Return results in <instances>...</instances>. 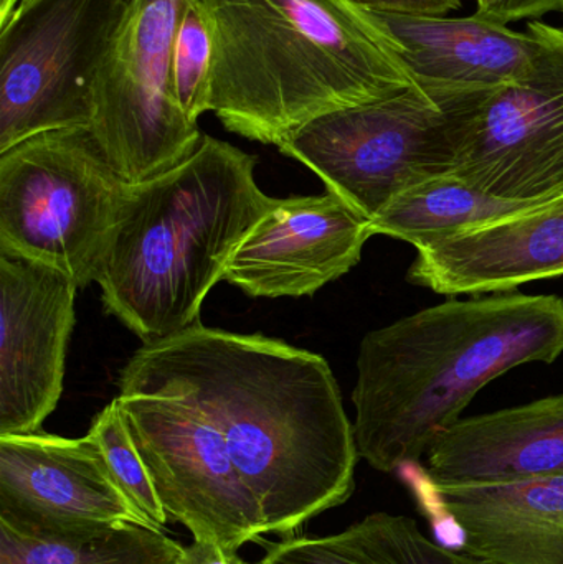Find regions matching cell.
Masks as SVG:
<instances>
[{
	"mask_svg": "<svg viewBox=\"0 0 563 564\" xmlns=\"http://www.w3.org/2000/svg\"><path fill=\"white\" fill-rule=\"evenodd\" d=\"M119 388L175 398L204 414L220 431L264 533L291 535L353 496L354 424L321 355L197 322L139 348Z\"/></svg>",
	"mask_w": 563,
	"mask_h": 564,
	"instance_id": "1",
	"label": "cell"
},
{
	"mask_svg": "<svg viewBox=\"0 0 563 564\" xmlns=\"http://www.w3.org/2000/svg\"><path fill=\"white\" fill-rule=\"evenodd\" d=\"M562 354L559 295L450 299L369 332L353 391L359 456L383 474L415 466L486 384Z\"/></svg>",
	"mask_w": 563,
	"mask_h": 564,
	"instance_id": "2",
	"label": "cell"
},
{
	"mask_svg": "<svg viewBox=\"0 0 563 564\" xmlns=\"http://www.w3.org/2000/svg\"><path fill=\"white\" fill-rule=\"evenodd\" d=\"M212 43L210 111L280 148L313 119L415 85L399 45L353 0H197Z\"/></svg>",
	"mask_w": 563,
	"mask_h": 564,
	"instance_id": "3",
	"label": "cell"
},
{
	"mask_svg": "<svg viewBox=\"0 0 563 564\" xmlns=\"http://www.w3.org/2000/svg\"><path fill=\"white\" fill-rule=\"evenodd\" d=\"M255 167V155L204 134L178 167L129 185L96 282L106 311L144 344L197 324L238 245L277 204Z\"/></svg>",
	"mask_w": 563,
	"mask_h": 564,
	"instance_id": "4",
	"label": "cell"
},
{
	"mask_svg": "<svg viewBox=\"0 0 563 564\" xmlns=\"http://www.w3.org/2000/svg\"><path fill=\"white\" fill-rule=\"evenodd\" d=\"M491 91L416 82L379 101L313 119L278 149L372 221L403 192L455 172Z\"/></svg>",
	"mask_w": 563,
	"mask_h": 564,
	"instance_id": "5",
	"label": "cell"
},
{
	"mask_svg": "<svg viewBox=\"0 0 563 564\" xmlns=\"http://www.w3.org/2000/svg\"><path fill=\"white\" fill-rule=\"evenodd\" d=\"M89 128L40 132L0 152V253L86 288L128 192Z\"/></svg>",
	"mask_w": 563,
	"mask_h": 564,
	"instance_id": "6",
	"label": "cell"
},
{
	"mask_svg": "<svg viewBox=\"0 0 563 564\" xmlns=\"http://www.w3.org/2000/svg\"><path fill=\"white\" fill-rule=\"evenodd\" d=\"M187 0H129L93 88L89 131L129 185L167 174L202 141L174 93L175 39Z\"/></svg>",
	"mask_w": 563,
	"mask_h": 564,
	"instance_id": "7",
	"label": "cell"
},
{
	"mask_svg": "<svg viewBox=\"0 0 563 564\" xmlns=\"http://www.w3.org/2000/svg\"><path fill=\"white\" fill-rule=\"evenodd\" d=\"M124 0H29L0 23V152L89 128L93 88Z\"/></svg>",
	"mask_w": 563,
	"mask_h": 564,
	"instance_id": "8",
	"label": "cell"
},
{
	"mask_svg": "<svg viewBox=\"0 0 563 564\" xmlns=\"http://www.w3.org/2000/svg\"><path fill=\"white\" fill-rule=\"evenodd\" d=\"M119 410L165 512L194 540L238 550L264 535L220 431L175 398L121 390Z\"/></svg>",
	"mask_w": 563,
	"mask_h": 564,
	"instance_id": "9",
	"label": "cell"
},
{
	"mask_svg": "<svg viewBox=\"0 0 563 564\" xmlns=\"http://www.w3.org/2000/svg\"><path fill=\"white\" fill-rule=\"evenodd\" d=\"M539 40L534 65L492 89L453 174L476 191L515 202L563 195V29L528 25Z\"/></svg>",
	"mask_w": 563,
	"mask_h": 564,
	"instance_id": "10",
	"label": "cell"
},
{
	"mask_svg": "<svg viewBox=\"0 0 563 564\" xmlns=\"http://www.w3.org/2000/svg\"><path fill=\"white\" fill-rule=\"evenodd\" d=\"M78 285L0 253V436L39 433L63 393Z\"/></svg>",
	"mask_w": 563,
	"mask_h": 564,
	"instance_id": "11",
	"label": "cell"
},
{
	"mask_svg": "<svg viewBox=\"0 0 563 564\" xmlns=\"http://www.w3.org/2000/svg\"><path fill=\"white\" fill-rule=\"evenodd\" d=\"M0 519L39 532L155 529L116 486L88 436L43 431L0 436Z\"/></svg>",
	"mask_w": 563,
	"mask_h": 564,
	"instance_id": "12",
	"label": "cell"
},
{
	"mask_svg": "<svg viewBox=\"0 0 563 564\" xmlns=\"http://www.w3.org/2000/svg\"><path fill=\"white\" fill-rule=\"evenodd\" d=\"M369 218L334 192L277 198L228 261L224 281L251 297H303L357 267Z\"/></svg>",
	"mask_w": 563,
	"mask_h": 564,
	"instance_id": "13",
	"label": "cell"
},
{
	"mask_svg": "<svg viewBox=\"0 0 563 564\" xmlns=\"http://www.w3.org/2000/svg\"><path fill=\"white\" fill-rule=\"evenodd\" d=\"M415 250L407 282L448 297L563 276V195Z\"/></svg>",
	"mask_w": 563,
	"mask_h": 564,
	"instance_id": "14",
	"label": "cell"
},
{
	"mask_svg": "<svg viewBox=\"0 0 563 564\" xmlns=\"http://www.w3.org/2000/svg\"><path fill=\"white\" fill-rule=\"evenodd\" d=\"M423 459L425 479L440 487L563 477V394L462 417Z\"/></svg>",
	"mask_w": 563,
	"mask_h": 564,
	"instance_id": "15",
	"label": "cell"
},
{
	"mask_svg": "<svg viewBox=\"0 0 563 564\" xmlns=\"http://www.w3.org/2000/svg\"><path fill=\"white\" fill-rule=\"evenodd\" d=\"M433 512L462 539L463 552L501 564H563V477L440 487Z\"/></svg>",
	"mask_w": 563,
	"mask_h": 564,
	"instance_id": "16",
	"label": "cell"
},
{
	"mask_svg": "<svg viewBox=\"0 0 563 564\" xmlns=\"http://www.w3.org/2000/svg\"><path fill=\"white\" fill-rule=\"evenodd\" d=\"M373 15L396 40L415 82L496 89L524 76L539 52L531 30L515 32L478 13L465 19Z\"/></svg>",
	"mask_w": 563,
	"mask_h": 564,
	"instance_id": "17",
	"label": "cell"
},
{
	"mask_svg": "<svg viewBox=\"0 0 563 564\" xmlns=\"http://www.w3.org/2000/svg\"><path fill=\"white\" fill-rule=\"evenodd\" d=\"M541 204L544 202L492 197L476 191L458 175L446 174L422 182L393 198L370 221V227L372 235H386L419 248Z\"/></svg>",
	"mask_w": 563,
	"mask_h": 564,
	"instance_id": "18",
	"label": "cell"
},
{
	"mask_svg": "<svg viewBox=\"0 0 563 564\" xmlns=\"http://www.w3.org/2000/svg\"><path fill=\"white\" fill-rule=\"evenodd\" d=\"M184 550L162 530L131 523L39 532L0 519V564H181Z\"/></svg>",
	"mask_w": 563,
	"mask_h": 564,
	"instance_id": "19",
	"label": "cell"
},
{
	"mask_svg": "<svg viewBox=\"0 0 563 564\" xmlns=\"http://www.w3.org/2000/svg\"><path fill=\"white\" fill-rule=\"evenodd\" d=\"M86 436L98 447L109 476L124 494L126 499L149 520L151 525L164 530L169 513L165 512L154 480L129 434L116 398L96 414Z\"/></svg>",
	"mask_w": 563,
	"mask_h": 564,
	"instance_id": "20",
	"label": "cell"
},
{
	"mask_svg": "<svg viewBox=\"0 0 563 564\" xmlns=\"http://www.w3.org/2000/svg\"><path fill=\"white\" fill-rule=\"evenodd\" d=\"M350 529L373 564H501L433 542L409 517L372 513Z\"/></svg>",
	"mask_w": 563,
	"mask_h": 564,
	"instance_id": "21",
	"label": "cell"
},
{
	"mask_svg": "<svg viewBox=\"0 0 563 564\" xmlns=\"http://www.w3.org/2000/svg\"><path fill=\"white\" fill-rule=\"evenodd\" d=\"M212 43L197 0H187L175 39L174 93L188 121L210 111Z\"/></svg>",
	"mask_w": 563,
	"mask_h": 564,
	"instance_id": "22",
	"label": "cell"
},
{
	"mask_svg": "<svg viewBox=\"0 0 563 564\" xmlns=\"http://www.w3.org/2000/svg\"><path fill=\"white\" fill-rule=\"evenodd\" d=\"M257 564H373L353 529L329 536H286Z\"/></svg>",
	"mask_w": 563,
	"mask_h": 564,
	"instance_id": "23",
	"label": "cell"
},
{
	"mask_svg": "<svg viewBox=\"0 0 563 564\" xmlns=\"http://www.w3.org/2000/svg\"><path fill=\"white\" fill-rule=\"evenodd\" d=\"M373 13L407 17H446L462 9V0H353Z\"/></svg>",
	"mask_w": 563,
	"mask_h": 564,
	"instance_id": "24",
	"label": "cell"
},
{
	"mask_svg": "<svg viewBox=\"0 0 563 564\" xmlns=\"http://www.w3.org/2000/svg\"><path fill=\"white\" fill-rule=\"evenodd\" d=\"M563 0H495L492 6L478 15L492 22H518L522 19H539L545 13L561 12Z\"/></svg>",
	"mask_w": 563,
	"mask_h": 564,
	"instance_id": "25",
	"label": "cell"
},
{
	"mask_svg": "<svg viewBox=\"0 0 563 564\" xmlns=\"http://www.w3.org/2000/svg\"><path fill=\"white\" fill-rule=\"evenodd\" d=\"M181 564H250L245 562L235 550L225 549L218 543L207 540H194L192 545L185 546L184 558Z\"/></svg>",
	"mask_w": 563,
	"mask_h": 564,
	"instance_id": "26",
	"label": "cell"
},
{
	"mask_svg": "<svg viewBox=\"0 0 563 564\" xmlns=\"http://www.w3.org/2000/svg\"><path fill=\"white\" fill-rule=\"evenodd\" d=\"M25 2H29V0H0V23L6 22Z\"/></svg>",
	"mask_w": 563,
	"mask_h": 564,
	"instance_id": "27",
	"label": "cell"
},
{
	"mask_svg": "<svg viewBox=\"0 0 563 564\" xmlns=\"http://www.w3.org/2000/svg\"><path fill=\"white\" fill-rule=\"evenodd\" d=\"M492 2H495V0H476V6H478L476 13L485 12V10H488L489 7L492 6Z\"/></svg>",
	"mask_w": 563,
	"mask_h": 564,
	"instance_id": "28",
	"label": "cell"
},
{
	"mask_svg": "<svg viewBox=\"0 0 563 564\" xmlns=\"http://www.w3.org/2000/svg\"><path fill=\"white\" fill-rule=\"evenodd\" d=\"M126 3H129V0H124Z\"/></svg>",
	"mask_w": 563,
	"mask_h": 564,
	"instance_id": "29",
	"label": "cell"
},
{
	"mask_svg": "<svg viewBox=\"0 0 563 564\" xmlns=\"http://www.w3.org/2000/svg\"><path fill=\"white\" fill-rule=\"evenodd\" d=\"M561 12H562V15H563V7H562V10H561Z\"/></svg>",
	"mask_w": 563,
	"mask_h": 564,
	"instance_id": "30",
	"label": "cell"
}]
</instances>
